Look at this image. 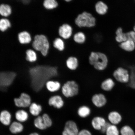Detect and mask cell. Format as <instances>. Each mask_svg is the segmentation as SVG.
Here are the masks:
<instances>
[{"mask_svg":"<svg viewBox=\"0 0 135 135\" xmlns=\"http://www.w3.org/2000/svg\"><path fill=\"white\" fill-rule=\"evenodd\" d=\"M31 85L36 91H40L49 80L58 74L56 67L40 65L30 68Z\"/></svg>","mask_w":135,"mask_h":135,"instance_id":"obj_1","label":"cell"},{"mask_svg":"<svg viewBox=\"0 0 135 135\" xmlns=\"http://www.w3.org/2000/svg\"><path fill=\"white\" fill-rule=\"evenodd\" d=\"M88 59L89 64L98 70H105L108 65V58L107 55L102 52L91 51Z\"/></svg>","mask_w":135,"mask_h":135,"instance_id":"obj_2","label":"cell"},{"mask_svg":"<svg viewBox=\"0 0 135 135\" xmlns=\"http://www.w3.org/2000/svg\"><path fill=\"white\" fill-rule=\"evenodd\" d=\"M97 21V18L91 13L84 11L76 17L74 23L79 28H91L96 26Z\"/></svg>","mask_w":135,"mask_h":135,"instance_id":"obj_3","label":"cell"},{"mask_svg":"<svg viewBox=\"0 0 135 135\" xmlns=\"http://www.w3.org/2000/svg\"><path fill=\"white\" fill-rule=\"evenodd\" d=\"M33 50L41 53L44 57L48 55L50 48V44L48 38L44 35H38L35 37L31 41Z\"/></svg>","mask_w":135,"mask_h":135,"instance_id":"obj_4","label":"cell"},{"mask_svg":"<svg viewBox=\"0 0 135 135\" xmlns=\"http://www.w3.org/2000/svg\"><path fill=\"white\" fill-rule=\"evenodd\" d=\"M61 88L62 94L67 98L75 97L79 93L78 84L74 80L67 81L64 84Z\"/></svg>","mask_w":135,"mask_h":135,"instance_id":"obj_5","label":"cell"},{"mask_svg":"<svg viewBox=\"0 0 135 135\" xmlns=\"http://www.w3.org/2000/svg\"><path fill=\"white\" fill-rule=\"evenodd\" d=\"M112 75L115 80L118 82L127 84L129 82L130 75L129 71L124 67H118L113 72Z\"/></svg>","mask_w":135,"mask_h":135,"instance_id":"obj_6","label":"cell"},{"mask_svg":"<svg viewBox=\"0 0 135 135\" xmlns=\"http://www.w3.org/2000/svg\"><path fill=\"white\" fill-rule=\"evenodd\" d=\"M16 75L15 73L12 72L0 73V90H4L11 85Z\"/></svg>","mask_w":135,"mask_h":135,"instance_id":"obj_7","label":"cell"},{"mask_svg":"<svg viewBox=\"0 0 135 135\" xmlns=\"http://www.w3.org/2000/svg\"><path fill=\"white\" fill-rule=\"evenodd\" d=\"M58 33L59 37L65 41L69 40L73 35V27L69 23H64L59 27Z\"/></svg>","mask_w":135,"mask_h":135,"instance_id":"obj_8","label":"cell"},{"mask_svg":"<svg viewBox=\"0 0 135 135\" xmlns=\"http://www.w3.org/2000/svg\"><path fill=\"white\" fill-rule=\"evenodd\" d=\"M79 130L75 121L69 120L65 123L62 135H77Z\"/></svg>","mask_w":135,"mask_h":135,"instance_id":"obj_9","label":"cell"},{"mask_svg":"<svg viewBox=\"0 0 135 135\" xmlns=\"http://www.w3.org/2000/svg\"><path fill=\"white\" fill-rule=\"evenodd\" d=\"M14 101L15 105L18 107L26 108L31 105V98L25 93H22L19 98L15 99Z\"/></svg>","mask_w":135,"mask_h":135,"instance_id":"obj_10","label":"cell"},{"mask_svg":"<svg viewBox=\"0 0 135 135\" xmlns=\"http://www.w3.org/2000/svg\"><path fill=\"white\" fill-rule=\"evenodd\" d=\"M91 101L96 107L101 108L106 105L107 103V100L104 94L99 93L94 94L92 96Z\"/></svg>","mask_w":135,"mask_h":135,"instance_id":"obj_11","label":"cell"},{"mask_svg":"<svg viewBox=\"0 0 135 135\" xmlns=\"http://www.w3.org/2000/svg\"><path fill=\"white\" fill-rule=\"evenodd\" d=\"M94 9L98 15L101 16H104L108 12L109 7L104 1L99 0L95 3Z\"/></svg>","mask_w":135,"mask_h":135,"instance_id":"obj_12","label":"cell"},{"mask_svg":"<svg viewBox=\"0 0 135 135\" xmlns=\"http://www.w3.org/2000/svg\"><path fill=\"white\" fill-rule=\"evenodd\" d=\"M49 105L57 109L62 108L64 105L63 98L59 95H55L50 97L48 101Z\"/></svg>","mask_w":135,"mask_h":135,"instance_id":"obj_13","label":"cell"},{"mask_svg":"<svg viewBox=\"0 0 135 135\" xmlns=\"http://www.w3.org/2000/svg\"><path fill=\"white\" fill-rule=\"evenodd\" d=\"M107 122L104 118L97 116L93 118L91 121V124L93 128L95 130L100 131L103 127Z\"/></svg>","mask_w":135,"mask_h":135,"instance_id":"obj_14","label":"cell"},{"mask_svg":"<svg viewBox=\"0 0 135 135\" xmlns=\"http://www.w3.org/2000/svg\"><path fill=\"white\" fill-rule=\"evenodd\" d=\"M72 39L77 44L82 45L84 44L87 40V36L83 31L79 30L74 33Z\"/></svg>","mask_w":135,"mask_h":135,"instance_id":"obj_15","label":"cell"},{"mask_svg":"<svg viewBox=\"0 0 135 135\" xmlns=\"http://www.w3.org/2000/svg\"><path fill=\"white\" fill-rule=\"evenodd\" d=\"M115 85V83L114 80L109 78L103 81L101 84L100 87L105 91L110 92L114 89Z\"/></svg>","mask_w":135,"mask_h":135,"instance_id":"obj_16","label":"cell"},{"mask_svg":"<svg viewBox=\"0 0 135 135\" xmlns=\"http://www.w3.org/2000/svg\"><path fill=\"white\" fill-rule=\"evenodd\" d=\"M108 119L111 124L116 125L119 124L122 120V116L117 111H113L108 114Z\"/></svg>","mask_w":135,"mask_h":135,"instance_id":"obj_17","label":"cell"},{"mask_svg":"<svg viewBox=\"0 0 135 135\" xmlns=\"http://www.w3.org/2000/svg\"><path fill=\"white\" fill-rule=\"evenodd\" d=\"M66 65L69 70H75L79 66L78 59L75 56H71L68 57L66 61Z\"/></svg>","mask_w":135,"mask_h":135,"instance_id":"obj_18","label":"cell"},{"mask_svg":"<svg viewBox=\"0 0 135 135\" xmlns=\"http://www.w3.org/2000/svg\"><path fill=\"white\" fill-rule=\"evenodd\" d=\"M18 39L20 43L22 45H27L30 44L32 41L31 35L26 31L21 32L18 34Z\"/></svg>","mask_w":135,"mask_h":135,"instance_id":"obj_19","label":"cell"},{"mask_svg":"<svg viewBox=\"0 0 135 135\" xmlns=\"http://www.w3.org/2000/svg\"><path fill=\"white\" fill-rule=\"evenodd\" d=\"M53 46L58 51L63 52L65 50L66 47L65 40L60 37H58L54 40Z\"/></svg>","mask_w":135,"mask_h":135,"instance_id":"obj_20","label":"cell"},{"mask_svg":"<svg viewBox=\"0 0 135 135\" xmlns=\"http://www.w3.org/2000/svg\"><path fill=\"white\" fill-rule=\"evenodd\" d=\"M45 84L47 89L51 92H57L61 88V84L58 81L49 80Z\"/></svg>","mask_w":135,"mask_h":135,"instance_id":"obj_21","label":"cell"},{"mask_svg":"<svg viewBox=\"0 0 135 135\" xmlns=\"http://www.w3.org/2000/svg\"><path fill=\"white\" fill-rule=\"evenodd\" d=\"M120 47L122 50L128 52H132L135 49V43L131 40H127L119 45Z\"/></svg>","mask_w":135,"mask_h":135,"instance_id":"obj_22","label":"cell"},{"mask_svg":"<svg viewBox=\"0 0 135 135\" xmlns=\"http://www.w3.org/2000/svg\"><path fill=\"white\" fill-rule=\"evenodd\" d=\"M11 115L8 111L4 110L0 114V121L5 126H8L11 122Z\"/></svg>","mask_w":135,"mask_h":135,"instance_id":"obj_23","label":"cell"},{"mask_svg":"<svg viewBox=\"0 0 135 135\" xmlns=\"http://www.w3.org/2000/svg\"><path fill=\"white\" fill-rule=\"evenodd\" d=\"M12 12V10L9 5L3 4L0 5V15L5 18L10 16Z\"/></svg>","mask_w":135,"mask_h":135,"instance_id":"obj_24","label":"cell"},{"mask_svg":"<svg viewBox=\"0 0 135 135\" xmlns=\"http://www.w3.org/2000/svg\"><path fill=\"white\" fill-rule=\"evenodd\" d=\"M77 113L79 117L82 118H85L90 115L91 110L88 106L82 105L79 107L78 109Z\"/></svg>","mask_w":135,"mask_h":135,"instance_id":"obj_25","label":"cell"},{"mask_svg":"<svg viewBox=\"0 0 135 135\" xmlns=\"http://www.w3.org/2000/svg\"><path fill=\"white\" fill-rule=\"evenodd\" d=\"M43 6L45 9L52 11L58 7L59 3L57 0H44Z\"/></svg>","mask_w":135,"mask_h":135,"instance_id":"obj_26","label":"cell"},{"mask_svg":"<svg viewBox=\"0 0 135 135\" xmlns=\"http://www.w3.org/2000/svg\"><path fill=\"white\" fill-rule=\"evenodd\" d=\"M25 54V59L28 62L32 63L36 61L37 59V55L36 51L34 50L29 49L27 50Z\"/></svg>","mask_w":135,"mask_h":135,"instance_id":"obj_27","label":"cell"},{"mask_svg":"<svg viewBox=\"0 0 135 135\" xmlns=\"http://www.w3.org/2000/svg\"><path fill=\"white\" fill-rule=\"evenodd\" d=\"M115 40L119 43L125 41L127 40L126 33L123 32L122 28L119 27L117 28L115 32Z\"/></svg>","mask_w":135,"mask_h":135,"instance_id":"obj_28","label":"cell"},{"mask_svg":"<svg viewBox=\"0 0 135 135\" xmlns=\"http://www.w3.org/2000/svg\"><path fill=\"white\" fill-rule=\"evenodd\" d=\"M23 129V126L21 123L17 122H13L10 126L9 130L13 134L21 132Z\"/></svg>","mask_w":135,"mask_h":135,"instance_id":"obj_29","label":"cell"},{"mask_svg":"<svg viewBox=\"0 0 135 135\" xmlns=\"http://www.w3.org/2000/svg\"><path fill=\"white\" fill-rule=\"evenodd\" d=\"M15 116L17 120L20 122H25L28 118L27 113L23 110H20L17 111Z\"/></svg>","mask_w":135,"mask_h":135,"instance_id":"obj_30","label":"cell"},{"mask_svg":"<svg viewBox=\"0 0 135 135\" xmlns=\"http://www.w3.org/2000/svg\"><path fill=\"white\" fill-rule=\"evenodd\" d=\"M11 23L7 18H3L0 20V31L4 32L11 28Z\"/></svg>","mask_w":135,"mask_h":135,"instance_id":"obj_31","label":"cell"},{"mask_svg":"<svg viewBox=\"0 0 135 135\" xmlns=\"http://www.w3.org/2000/svg\"><path fill=\"white\" fill-rule=\"evenodd\" d=\"M42 110L41 106L35 103L31 104L30 107V111L32 115L37 116L38 115Z\"/></svg>","mask_w":135,"mask_h":135,"instance_id":"obj_32","label":"cell"},{"mask_svg":"<svg viewBox=\"0 0 135 135\" xmlns=\"http://www.w3.org/2000/svg\"><path fill=\"white\" fill-rule=\"evenodd\" d=\"M105 134L106 135H119V132L116 125L111 124L108 128Z\"/></svg>","mask_w":135,"mask_h":135,"instance_id":"obj_33","label":"cell"},{"mask_svg":"<svg viewBox=\"0 0 135 135\" xmlns=\"http://www.w3.org/2000/svg\"><path fill=\"white\" fill-rule=\"evenodd\" d=\"M34 124L36 127L40 129H45L47 128L43 122L42 117L41 116H38L36 118L34 121Z\"/></svg>","mask_w":135,"mask_h":135,"instance_id":"obj_34","label":"cell"},{"mask_svg":"<svg viewBox=\"0 0 135 135\" xmlns=\"http://www.w3.org/2000/svg\"><path fill=\"white\" fill-rule=\"evenodd\" d=\"M120 132L121 135H135L133 130L128 126L123 127L120 130Z\"/></svg>","mask_w":135,"mask_h":135,"instance_id":"obj_35","label":"cell"},{"mask_svg":"<svg viewBox=\"0 0 135 135\" xmlns=\"http://www.w3.org/2000/svg\"><path fill=\"white\" fill-rule=\"evenodd\" d=\"M42 119L45 126L47 128L50 127L52 124V121L48 114H45L42 116Z\"/></svg>","mask_w":135,"mask_h":135,"instance_id":"obj_36","label":"cell"},{"mask_svg":"<svg viewBox=\"0 0 135 135\" xmlns=\"http://www.w3.org/2000/svg\"><path fill=\"white\" fill-rule=\"evenodd\" d=\"M127 40L134 42L135 43V32L134 31H131L126 33Z\"/></svg>","mask_w":135,"mask_h":135,"instance_id":"obj_37","label":"cell"},{"mask_svg":"<svg viewBox=\"0 0 135 135\" xmlns=\"http://www.w3.org/2000/svg\"><path fill=\"white\" fill-rule=\"evenodd\" d=\"M77 135H92V134L89 130L83 129L79 131Z\"/></svg>","mask_w":135,"mask_h":135,"instance_id":"obj_38","label":"cell"},{"mask_svg":"<svg viewBox=\"0 0 135 135\" xmlns=\"http://www.w3.org/2000/svg\"><path fill=\"white\" fill-rule=\"evenodd\" d=\"M110 124V123L109 122H106L105 124L103 127L102 129H101L100 131V132L102 133L105 134L106 131H107L108 128Z\"/></svg>","mask_w":135,"mask_h":135,"instance_id":"obj_39","label":"cell"},{"mask_svg":"<svg viewBox=\"0 0 135 135\" xmlns=\"http://www.w3.org/2000/svg\"><path fill=\"white\" fill-rule=\"evenodd\" d=\"M62 1L65 2L70 3L74 1V0H62Z\"/></svg>","mask_w":135,"mask_h":135,"instance_id":"obj_40","label":"cell"},{"mask_svg":"<svg viewBox=\"0 0 135 135\" xmlns=\"http://www.w3.org/2000/svg\"><path fill=\"white\" fill-rule=\"evenodd\" d=\"M30 135H39L37 133H33L30 134Z\"/></svg>","mask_w":135,"mask_h":135,"instance_id":"obj_41","label":"cell"},{"mask_svg":"<svg viewBox=\"0 0 135 135\" xmlns=\"http://www.w3.org/2000/svg\"><path fill=\"white\" fill-rule=\"evenodd\" d=\"M134 31L135 32V25L134 28Z\"/></svg>","mask_w":135,"mask_h":135,"instance_id":"obj_42","label":"cell"}]
</instances>
